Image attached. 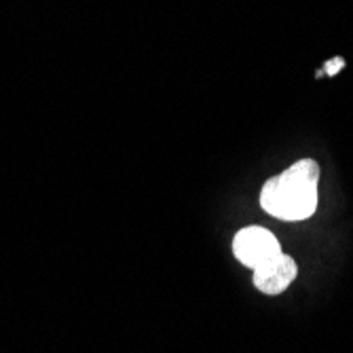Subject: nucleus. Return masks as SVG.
I'll list each match as a JSON object with an SVG mask.
<instances>
[{"instance_id": "obj_1", "label": "nucleus", "mask_w": 353, "mask_h": 353, "mask_svg": "<svg viewBox=\"0 0 353 353\" xmlns=\"http://www.w3.org/2000/svg\"><path fill=\"white\" fill-rule=\"evenodd\" d=\"M319 165L313 159H301L279 176L265 182L261 190V205L267 214L279 220H305L317 208Z\"/></svg>"}, {"instance_id": "obj_2", "label": "nucleus", "mask_w": 353, "mask_h": 353, "mask_svg": "<svg viewBox=\"0 0 353 353\" xmlns=\"http://www.w3.org/2000/svg\"><path fill=\"white\" fill-rule=\"evenodd\" d=\"M233 254L237 261L250 269L261 267L263 263L271 261L273 256L281 254L277 237L263 227H245L233 239Z\"/></svg>"}, {"instance_id": "obj_3", "label": "nucleus", "mask_w": 353, "mask_h": 353, "mask_svg": "<svg viewBox=\"0 0 353 353\" xmlns=\"http://www.w3.org/2000/svg\"><path fill=\"white\" fill-rule=\"evenodd\" d=\"M252 271H254L252 275L254 285L259 288L263 294H269V296H275L288 290V285L296 279V273H299L294 259H290V256L283 252Z\"/></svg>"}, {"instance_id": "obj_4", "label": "nucleus", "mask_w": 353, "mask_h": 353, "mask_svg": "<svg viewBox=\"0 0 353 353\" xmlns=\"http://www.w3.org/2000/svg\"><path fill=\"white\" fill-rule=\"evenodd\" d=\"M343 66H345V59H343V57H334V59H330V61L326 63V68H324V70L328 72V77H334Z\"/></svg>"}]
</instances>
